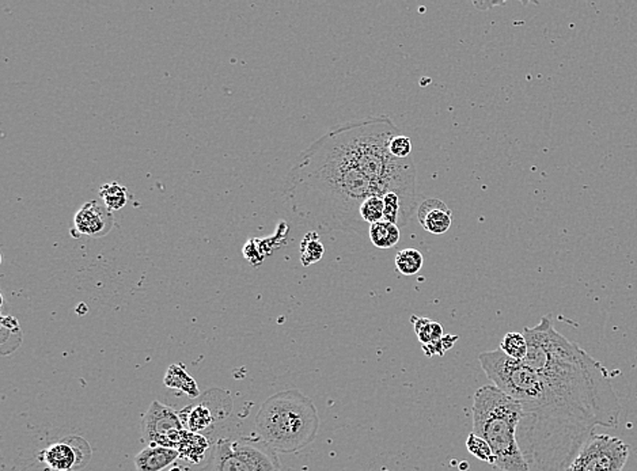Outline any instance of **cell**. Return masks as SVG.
<instances>
[{"mask_svg":"<svg viewBox=\"0 0 637 471\" xmlns=\"http://www.w3.org/2000/svg\"><path fill=\"white\" fill-rule=\"evenodd\" d=\"M524 360L500 349L479 356L492 384L516 400V429L530 471H567L595 428H617L621 404L606 368L544 316L524 327Z\"/></svg>","mask_w":637,"mask_h":471,"instance_id":"1","label":"cell"},{"mask_svg":"<svg viewBox=\"0 0 637 471\" xmlns=\"http://www.w3.org/2000/svg\"><path fill=\"white\" fill-rule=\"evenodd\" d=\"M398 132L386 116L329 129L299 155L284 180L291 212L318 234H362L361 205L367 197L395 191L417 204L413 159H398L389 150Z\"/></svg>","mask_w":637,"mask_h":471,"instance_id":"2","label":"cell"},{"mask_svg":"<svg viewBox=\"0 0 637 471\" xmlns=\"http://www.w3.org/2000/svg\"><path fill=\"white\" fill-rule=\"evenodd\" d=\"M473 434L486 440L500 471H530L519 448L516 429L522 406L495 384L481 386L473 400Z\"/></svg>","mask_w":637,"mask_h":471,"instance_id":"3","label":"cell"},{"mask_svg":"<svg viewBox=\"0 0 637 471\" xmlns=\"http://www.w3.org/2000/svg\"><path fill=\"white\" fill-rule=\"evenodd\" d=\"M256 429L276 452H298L318 435V410L299 390L280 391L270 397L258 410Z\"/></svg>","mask_w":637,"mask_h":471,"instance_id":"4","label":"cell"},{"mask_svg":"<svg viewBox=\"0 0 637 471\" xmlns=\"http://www.w3.org/2000/svg\"><path fill=\"white\" fill-rule=\"evenodd\" d=\"M203 471H281L276 451L258 438L219 439Z\"/></svg>","mask_w":637,"mask_h":471,"instance_id":"5","label":"cell"},{"mask_svg":"<svg viewBox=\"0 0 637 471\" xmlns=\"http://www.w3.org/2000/svg\"><path fill=\"white\" fill-rule=\"evenodd\" d=\"M629 459V445L604 434H594L581 447L567 471H622Z\"/></svg>","mask_w":637,"mask_h":471,"instance_id":"6","label":"cell"},{"mask_svg":"<svg viewBox=\"0 0 637 471\" xmlns=\"http://www.w3.org/2000/svg\"><path fill=\"white\" fill-rule=\"evenodd\" d=\"M185 431L179 411L159 401L152 402L142 420V435L149 444L177 448Z\"/></svg>","mask_w":637,"mask_h":471,"instance_id":"7","label":"cell"},{"mask_svg":"<svg viewBox=\"0 0 637 471\" xmlns=\"http://www.w3.org/2000/svg\"><path fill=\"white\" fill-rule=\"evenodd\" d=\"M90 455V447L85 440L71 436L51 444L44 451V461L53 470L74 471L86 466Z\"/></svg>","mask_w":637,"mask_h":471,"instance_id":"8","label":"cell"},{"mask_svg":"<svg viewBox=\"0 0 637 471\" xmlns=\"http://www.w3.org/2000/svg\"><path fill=\"white\" fill-rule=\"evenodd\" d=\"M115 225V216L102 201L92 200L85 203L75 214L74 230L75 237L102 238L108 235Z\"/></svg>","mask_w":637,"mask_h":471,"instance_id":"9","label":"cell"},{"mask_svg":"<svg viewBox=\"0 0 637 471\" xmlns=\"http://www.w3.org/2000/svg\"><path fill=\"white\" fill-rule=\"evenodd\" d=\"M416 216L425 231L433 235L447 232L453 223L452 209L438 198L423 200L419 204Z\"/></svg>","mask_w":637,"mask_h":471,"instance_id":"10","label":"cell"},{"mask_svg":"<svg viewBox=\"0 0 637 471\" xmlns=\"http://www.w3.org/2000/svg\"><path fill=\"white\" fill-rule=\"evenodd\" d=\"M179 458L180 454L176 448L149 444L135 456V468L138 471H162Z\"/></svg>","mask_w":637,"mask_h":471,"instance_id":"11","label":"cell"},{"mask_svg":"<svg viewBox=\"0 0 637 471\" xmlns=\"http://www.w3.org/2000/svg\"><path fill=\"white\" fill-rule=\"evenodd\" d=\"M208 448H210V443L206 436L186 429L176 449L179 451L180 458L182 459H186L192 463H200L206 458Z\"/></svg>","mask_w":637,"mask_h":471,"instance_id":"12","label":"cell"},{"mask_svg":"<svg viewBox=\"0 0 637 471\" xmlns=\"http://www.w3.org/2000/svg\"><path fill=\"white\" fill-rule=\"evenodd\" d=\"M368 237L375 248L381 250H389L398 245L401 232L397 224L382 220L368 227Z\"/></svg>","mask_w":637,"mask_h":471,"instance_id":"13","label":"cell"},{"mask_svg":"<svg viewBox=\"0 0 637 471\" xmlns=\"http://www.w3.org/2000/svg\"><path fill=\"white\" fill-rule=\"evenodd\" d=\"M185 429L201 434L208 429L213 424V414L206 404H199L196 406H188L179 411Z\"/></svg>","mask_w":637,"mask_h":471,"instance_id":"14","label":"cell"},{"mask_svg":"<svg viewBox=\"0 0 637 471\" xmlns=\"http://www.w3.org/2000/svg\"><path fill=\"white\" fill-rule=\"evenodd\" d=\"M163 380L169 388L180 390L192 398H196L199 395V386L193 377L188 375L183 364L170 366Z\"/></svg>","mask_w":637,"mask_h":471,"instance_id":"15","label":"cell"},{"mask_svg":"<svg viewBox=\"0 0 637 471\" xmlns=\"http://www.w3.org/2000/svg\"><path fill=\"white\" fill-rule=\"evenodd\" d=\"M412 323L415 333L419 339V341L424 345H431L439 341L443 337V327L440 323L433 322L424 316H412Z\"/></svg>","mask_w":637,"mask_h":471,"instance_id":"16","label":"cell"},{"mask_svg":"<svg viewBox=\"0 0 637 471\" xmlns=\"http://www.w3.org/2000/svg\"><path fill=\"white\" fill-rule=\"evenodd\" d=\"M325 248L320 239V234L314 230L308 231L301 242V262L304 266H310L322 259Z\"/></svg>","mask_w":637,"mask_h":471,"instance_id":"17","label":"cell"},{"mask_svg":"<svg viewBox=\"0 0 637 471\" xmlns=\"http://www.w3.org/2000/svg\"><path fill=\"white\" fill-rule=\"evenodd\" d=\"M395 264L397 271L401 275L413 276L422 271L424 265V257L416 249H404L397 252Z\"/></svg>","mask_w":637,"mask_h":471,"instance_id":"18","label":"cell"},{"mask_svg":"<svg viewBox=\"0 0 637 471\" xmlns=\"http://www.w3.org/2000/svg\"><path fill=\"white\" fill-rule=\"evenodd\" d=\"M101 201L106 205L110 212L120 211L128 203V189L119 182L105 184L99 188Z\"/></svg>","mask_w":637,"mask_h":471,"instance_id":"19","label":"cell"},{"mask_svg":"<svg viewBox=\"0 0 637 471\" xmlns=\"http://www.w3.org/2000/svg\"><path fill=\"white\" fill-rule=\"evenodd\" d=\"M361 218L368 225L385 219V198L382 194H374L364 200L361 205Z\"/></svg>","mask_w":637,"mask_h":471,"instance_id":"20","label":"cell"},{"mask_svg":"<svg viewBox=\"0 0 637 471\" xmlns=\"http://www.w3.org/2000/svg\"><path fill=\"white\" fill-rule=\"evenodd\" d=\"M499 349L507 354L508 357L514 359V360H524V357L527 356V341H526V337L523 336V333H516V332H511V333H507L502 343H500V346Z\"/></svg>","mask_w":637,"mask_h":471,"instance_id":"21","label":"cell"},{"mask_svg":"<svg viewBox=\"0 0 637 471\" xmlns=\"http://www.w3.org/2000/svg\"><path fill=\"white\" fill-rule=\"evenodd\" d=\"M466 448L468 451L474 456L477 458L479 461H483L486 463H489V465H495V456H493V452H492V448L489 447V444L486 443V440L481 439L480 436H477L476 434H470L468 436V440H466Z\"/></svg>","mask_w":637,"mask_h":471,"instance_id":"22","label":"cell"},{"mask_svg":"<svg viewBox=\"0 0 637 471\" xmlns=\"http://www.w3.org/2000/svg\"><path fill=\"white\" fill-rule=\"evenodd\" d=\"M390 154L398 159H408L412 153V142L408 136L397 135L389 144Z\"/></svg>","mask_w":637,"mask_h":471,"instance_id":"23","label":"cell"},{"mask_svg":"<svg viewBox=\"0 0 637 471\" xmlns=\"http://www.w3.org/2000/svg\"><path fill=\"white\" fill-rule=\"evenodd\" d=\"M458 337L456 336H443L439 341H436L435 344H431V345H424L423 346V350H424L425 354L428 357H432V356H443L447 350H450L455 343H456Z\"/></svg>","mask_w":637,"mask_h":471,"instance_id":"24","label":"cell"},{"mask_svg":"<svg viewBox=\"0 0 637 471\" xmlns=\"http://www.w3.org/2000/svg\"><path fill=\"white\" fill-rule=\"evenodd\" d=\"M242 254L243 257H245L251 265H254V266L260 265V264L264 261V258L261 257V252L258 250V246H257L256 239H249V241L245 243V246H243L242 249Z\"/></svg>","mask_w":637,"mask_h":471,"instance_id":"25","label":"cell"},{"mask_svg":"<svg viewBox=\"0 0 637 471\" xmlns=\"http://www.w3.org/2000/svg\"><path fill=\"white\" fill-rule=\"evenodd\" d=\"M170 471H183V470H182L180 466H176V468H172V470Z\"/></svg>","mask_w":637,"mask_h":471,"instance_id":"26","label":"cell"}]
</instances>
